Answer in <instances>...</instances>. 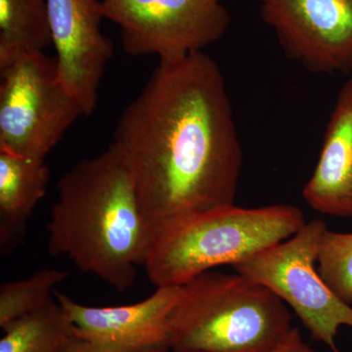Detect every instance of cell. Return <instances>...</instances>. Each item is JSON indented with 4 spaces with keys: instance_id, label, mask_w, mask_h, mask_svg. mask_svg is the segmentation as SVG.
Segmentation results:
<instances>
[{
    "instance_id": "cell-1",
    "label": "cell",
    "mask_w": 352,
    "mask_h": 352,
    "mask_svg": "<svg viewBox=\"0 0 352 352\" xmlns=\"http://www.w3.org/2000/svg\"><path fill=\"white\" fill-rule=\"evenodd\" d=\"M113 144L153 237L190 215L235 204L242 146L226 78L204 51L159 62L120 115Z\"/></svg>"
},
{
    "instance_id": "cell-2",
    "label": "cell",
    "mask_w": 352,
    "mask_h": 352,
    "mask_svg": "<svg viewBox=\"0 0 352 352\" xmlns=\"http://www.w3.org/2000/svg\"><path fill=\"white\" fill-rule=\"evenodd\" d=\"M152 241L131 170L113 143L60 178L47 223L50 254L124 292L144 266Z\"/></svg>"
},
{
    "instance_id": "cell-3",
    "label": "cell",
    "mask_w": 352,
    "mask_h": 352,
    "mask_svg": "<svg viewBox=\"0 0 352 352\" xmlns=\"http://www.w3.org/2000/svg\"><path fill=\"white\" fill-rule=\"evenodd\" d=\"M293 326L286 303L239 273L210 270L182 286L170 352H271Z\"/></svg>"
},
{
    "instance_id": "cell-4",
    "label": "cell",
    "mask_w": 352,
    "mask_h": 352,
    "mask_svg": "<svg viewBox=\"0 0 352 352\" xmlns=\"http://www.w3.org/2000/svg\"><path fill=\"white\" fill-rule=\"evenodd\" d=\"M305 223L302 210L292 205L212 208L155 234L143 267L156 288L182 287L201 273L237 265L289 239Z\"/></svg>"
},
{
    "instance_id": "cell-5",
    "label": "cell",
    "mask_w": 352,
    "mask_h": 352,
    "mask_svg": "<svg viewBox=\"0 0 352 352\" xmlns=\"http://www.w3.org/2000/svg\"><path fill=\"white\" fill-rule=\"evenodd\" d=\"M85 117L58 75L56 57L19 53L0 60V151L45 157Z\"/></svg>"
},
{
    "instance_id": "cell-6",
    "label": "cell",
    "mask_w": 352,
    "mask_h": 352,
    "mask_svg": "<svg viewBox=\"0 0 352 352\" xmlns=\"http://www.w3.org/2000/svg\"><path fill=\"white\" fill-rule=\"evenodd\" d=\"M327 226L308 221L283 242L267 248L233 266L234 270L261 285L295 311L312 339L340 352L336 342L342 326L352 328V307L342 300L319 273V250Z\"/></svg>"
},
{
    "instance_id": "cell-7",
    "label": "cell",
    "mask_w": 352,
    "mask_h": 352,
    "mask_svg": "<svg viewBox=\"0 0 352 352\" xmlns=\"http://www.w3.org/2000/svg\"><path fill=\"white\" fill-rule=\"evenodd\" d=\"M131 56L175 61L226 36L230 17L222 0H102Z\"/></svg>"
},
{
    "instance_id": "cell-8",
    "label": "cell",
    "mask_w": 352,
    "mask_h": 352,
    "mask_svg": "<svg viewBox=\"0 0 352 352\" xmlns=\"http://www.w3.org/2000/svg\"><path fill=\"white\" fill-rule=\"evenodd\" d=\"M285 54L307 71L352 73V0H258Z\"/></svg>"
},
{
    "instance_id": "cell-9",
    "label": "cell",
    "mask_w": 352,
    "mask_h": 352,
    "mask_svg": "<svg viewBox=\"0 0 352 352\" xmlns=\"http://www.w3.org/2000/svg\"><path fill=\"white\" fill-rule=\"evenodd\" d=\"M182 287H160L146 300L119 307H88L54 296L76 338L103 352H170V317Z\"/></svg>"
},
{
    "instance_id": "cell-10",
    "label": "cell",
    "mask_w": 352,
    "mask_h": 352,
    "mask_svg": "<svg viewBox=\"0 0 352 352\" xmlns=\"http://www.w3.org/2000/svg\"><path fill=\"white\" fill-rule=\"evenodd\" d=\"M103 18L102 0H48L58 75L85 117L97 107L101 80L115 52L113 41L102 32Z\"/></svg>"
},
{
    "instance_id": "cell-11",
    "label": "cell",
    "mask_w": 352,
    "mask_h": 352,
    "mask_svg": "<svg viewBox=\"0 0 352 352\" xmlns=\"http://www.w3.org/2000/svg\"><path fill=\"white\" fill-rule=\"evenodd\" d=\"M302 197L320 214L352 217V78L338 95L320 156Z\"/></svg>"
},
{
    "instance_id": "cell-12",
    "label": "cell",
    "mask_w": 352,
    "mask_h": 352,
    "mask_svg": "<svg viewBox=\"0 0 352 352\" xmlns=\"http://www.w3.org/2000/svg\"><path fill=\"white\" fill-rule=\"evenodd\" d=\"M50 179L45 161L0 151V251L6 254L24 240L32 212Z\"/></svg>"
},
{
    "instance_id": "cell-13",
    "label": "cell",
    "mask_w": 352,
    "mask_h": 352,
    "mask_svg": "<svg viewBox=\"0 0 352 352\" xmlns=\"http://www.w3.org/2000/svg\"><path fill=\"white\" fill-rule=\"evenodd\" d=\"M0 352H66L76 335L56 298L2 329Z\"/></svg>"
},
{
    "instance_id": "cell-14",
    "label": "cell",
    "mask_w": 352,
    "mask_h": 352,
    "mask_svg": "<svg viewBox=\"0 0 352 352\" xmlns=\"http://www.w3.org/2000/svg\"><path fill=\"white\" fill-rule=\"evenodd\" d=\"M51 45L48 0H0V60Z\"/></svg>"
},
{
    "instance_id": "cell-15",
    "label": "cell",
    "mask_w": 352,
    "mask_h": 352,
    "mask_svg": "<svg viewBox=\"0 0 352 352\" xmlns=\"http://www.w3.org/2000/svg\"><path fill=\"white\" fill-rule=\"evenodd\" d=\"M69 276L67 270L43 268L25 279L0 287V327L41 309L55 298L58 285Z\"/></svg>"
},
{
    "instance_id": "cell-16",
    "label": "cell",
    "mask_w": 352,
    "mask_h": 352,
    "mask_svg": "<svg viewBox=\"0 0 352 352\" xmlns=\"http://www.w3.org/2000/svg\"><path fill=\"white\" fill-rule=\"evenodd\" d=\"M317 267L330 288L352 305V233L327 228L322 237Z\"/></svg>"
},
{
    "instance_id": "cell-17",
    "label": "cell",
    "mask_w": 352,
    "mask_h": 352,
    "mask_svg": "<svg viewBox=\"0 0 352 352\" xmlns=\"http://www.w3.org/2000/svg\"><path fill=\"white\" fill-rule=\"evenodd\" d=\"M271 352H318L303 340L300 329L293 327L288 337Z\"/></svg>"
},
{
    "instance_id": "cell-18",
    "label": "cell",
    "mask_w": 352,
    "mask_h": 352,
    "mask_svg": "<svg viewBox=\"0 0 352 352\" xmlns=\"http://www.w3.org/2000/svg\"><path fill=\"white\" fill-rule=\"evenodd\" d=\"M66 352H103L101 351H98V349H94V346H89V344H87V342H83V340L78 339V338H75L73 340V342L69 344L68 349H67ZM162 352V351H157Z\"/></svg>"
}]
</instances>
